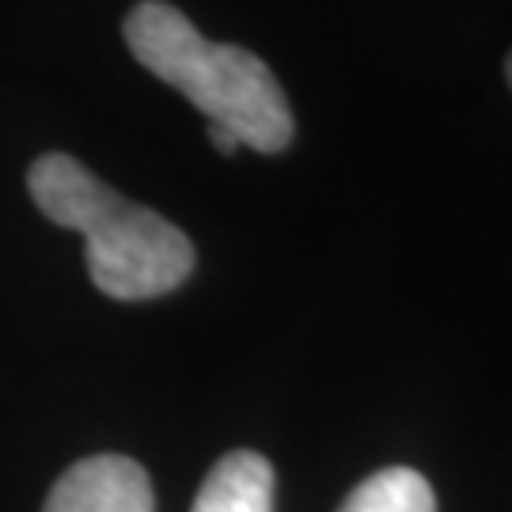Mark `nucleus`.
<instances>
[{
    "label": "nucleus",
    "instance_id": "obj_5",
    "mask_svg": "<svg viewBox=\"0 0 512 512\" xmlns=\"http://www.w3.org/2000/svg\"><path fill=\"white\" fill-rule=\"evenodd\" d=\"M338 512H437V497L418 471L387 467L368 475Z\"/></svg>",
    "mask_w": 512,
    "mask_h": 512
},
{
    "label": "nucleus",
    "instance_id": "obj_7",
    "mask_svg": "<svg viewBox=\"0 0 512 512\" xmlns=\"http://www.w3.org/2000/svg\"><path fill=\"white\" fill-rule=\"evenodd\" d=\"M505 76H509V88H512V54L505 57Z\"/></svg>",
    "mask_w": 512,
    "mask_h": 512
},
{
    "label": "nucleus",
    "instance_id": "obj_6",
    "mask_svg": "<svg viewBox=\"0 0 512 512\" xmlns=\"http://www.w3.org/2000/svg\"><path fill=\"white\" fill-rule=\"evenodd\" d=\"M209 145L217 148L220 156H236L239 148H243V145L236 141V137L228 133V129H220V126H209Z\"/></svg>",
    "mask_w": 512,
    "mask_h": 512
},
{
    "label": "nucleus",
    "instance_id": "obj_2",
    "mask_svg": "<svg viewBox=\"0 0 512 512\" xmlns=\"http://www.w3.org/2000/svg\"><path fill=\"white\" fill-rule=\"evenodd\" d=\"M126 42L152 76L183 92L239 145L274 156L293 145V107L274 69L243 46L209 42L167 0H141L126 16Z\"/></svg>",
    "mask_w": 512,
    "mask_h": 512
},
{
    "label": "nucleus",
    "instance_id": "obj_4",
    "mask_svg": "<svg viewBox=\"0 0 512 512\" xmlns=\"http://www.w3.org/2000/svg\"><path fill=\"white\" fill-rule=\"evenodd\" d=\"M190 512H274V467L270 459L239 448L205 475Z\"/></svg>",
    "mask_w": 512,
    "mask_h": 512
},
{
    "label": "nucleus",
    "instance_id": "obj_1",
    "mask_svg": "<svg viewBox=\"0 0 512 512\" xmlns=\"http://www.w3.org/2000/svg\"><path fill=\"white\" fill-rule=\"evenodd\" d=\"M27 190L54 224L84 236L88 274L110 300H156L194 274V243L183 228L122 198L73 156H38Z\"/></svg>",
    "mask_w": 512,
    "mask_h": 512
},
{
    "label": "nucleus",
    "instance_id": "obj_3",
    "mask_svg": "<svg viewBox=\"0 0 512 512\" xmlns=\"http://www.w3.org/2000/svg\"><path fill=\"white\" fill-rule=\"evenodd\" d=\"M42 512H156V497L141 463L92 456L57 478Z\"/></svg>",
    "mask_w": 512,
    "mask_h": 512
}]
</instances>
